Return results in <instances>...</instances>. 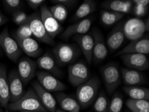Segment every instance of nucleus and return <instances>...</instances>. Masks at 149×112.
I'll return each mask as SVG.
<instances>
[{
  "mask_svg": "<svg viewBox=\"0 0 149 112\" xmlns=\"http://www.w3.org/2000/svg\"><path fill=\"white\" fill-rule=\"evenodd\" d=\"M7 107L12 111H38L48 112V110L43 106L33 89H30L17 101L8 104Z\"/></svg>",
  "mask_w": 149,
  "mask_h": 112,
  "instance_id": "obj_1",
  "label": "nucleus"
},
{
  "mask_svg": "<svg viewBox=\"0 0 149 112\" xmlns=\"http://www.w3.org/2000/svg\"><path fill=\"white\" fill-rule=\"evenodd\" d=\"M100 85V80L93 77L78 87L76 97L81 107L86 108L93 104L98 95Z\"/></svg>",
  "mask_w": 149,
  "mask_h": 112,
  "instance_id": "obj_2",
  "label": "nucleus"
},
{
  "mask_svg": "<svg viewBox=\"0 0 149 112\" xmlns=\"http://www.w3.org/2000/svg\"><path fill=\"white\" fill-rule=\"evenodd\" d=\"M54 58L58 67L70 65L78 58L80 51L75 44L60 43L53 49Z\"/></svg>",
  "mask_w": 149,
  "mask_h": 112,
  "instance_id": "obj_3",
  "label": "nucleus"
},
{
  "mask_svg": "<svg viewBox=\"0 0 149 112\" xmlns=\"http://www.w3.org/2000/svg\"><path fill=\"white\" fill-rule=\"evenodd\" d=\"M101 74L108 94L113 93L121 83V75L118 67L113 63L108 64L101 68Z\"/></svg>",
  "mask_w": 149,
  "mask_h": 112,
  "instance_id": "obj_4",
  "label": "nucleus"
},
{
  "mask_svg": "<svg viewBox=\"0 0 149 112\" xmlns=\"http://www.w3.org/2000/svg\"><path fill=\"white\" fill-rule=\"evenodd\" d=\"M0 47L7 57L13 62L19 60L23 52L16 40L10 36L8 28H5L0 33Z\"/></svg>",
  "mask_w": 149,
  "mask_h": 112,
  "instance_id": "obj_5",
  "label": "nucleus"
},
{
  "mask_svg": "<svg viewBox=\"0 0 149 112\" xmlns=\"http://www.w3.org/2000/svg\"><path fill=\"white\" fill-rule=\"evenodd\" d=\"M28 22L30 25L33 36H34L38 40L50 46L55 45L54 39L48 35L45 29L39 12L33 13L28 16Z\"/></svg>",
  "mask_w": 149,
  "mask_h": 112,
  "instance_id": "obj_6",
  "label": "nucleus"
},
{
  "mask_svg": "<svg viewBox=\"0 0 149 112\" xmlns=\"http://www.w3.org/2000/svg\"><path fill=\"white\" fill-rule=\"evenodd\" d=\"M123 29L125 38L130 41L139 39L143 37L146 28L145 22L140 18H132L123 24Z\"/></svg>",
  "mask_w": 149,
  "mask_h": 112,
  "instance_id": "obj_7",
  "label": "nucleus"
},
{
  "mask_svg": "<svg viewBox=\"0 0 149 112\" xmlns=\"http://www.w3.org/2000/svg\"><path fill=\"white\" fill-rule=\"evenodd\" d=\"M88 68L83 62H78L68 67V81L72 85L78 87L89 79Z\"/></svg>",
  "mask_w": 149,
  "mask_h": 112,
  "instance_id": "obj_8",
  "label": "nucleus"
},
{
  "mask_svg": "<svg viewBox=\"0 0 149 112\" xmlns=\"http://www.w3.org/2000/svg\"><path fill=\"white\" fill-rule=\"evenodd\" d=\"M40 17L45 29L50 37L54 39L62 31L63 28L59 22L55 19L46 6H42L40 8Z\"/></svg>",
  "mask_w": 149,
  "mask_h": 112,
  "instance_id": "obj_9",
  "label": "nucleus"
},
{
  "mask_svg": "<svg viewBox=\"0 0 149 112\" xmlns=\"http://www.w3.org/2000/svg\"><path fill=\"white\" fill-rule=\"evenodd\" d=\"M123 63L128 68L137 70H146L149 68V59L146 54L128 53L120 55Z\"/></svg>",
  "mask_w": 149,
  "mask_h": 112,
  "instance_id": "obj_10",
  "label": "nucleus"
},
{
  "mask_svg": "<svg viewBox=\"0 0 149 112\" xmlns=\"http://www.w3.org/2000/svg\"><path fill=\"white\" fill-rule=\"evenodd\" d=\"M38 83L49 92H57L65 90L66 86L48 72L40 70L36 72Z\"/></svg>",
  "mask_w": 149,
  "mask_h": 112,
  "instance_id": "obj_11",
  "label": "nucleus"
},
{
  "mask_svg": "<svg viewBox=\"0 0 149 112\" xmlns=\"http://www.w3.org/2000/svg\"><path fill=\"white\" fill-rule=\"evenodd\" d=\"M9 90H10V103L19 100L24 95V83L20 79L17 70H13L9 73Z\"/></svg>",
  "mask_w": 149,
  "mask_h": 112,
  "instance_id": "obj_12",
  "label": "nucleus"
},
{
  "mask_svg": "<svg viewBox=\"0 0 149 112\" xmlns=\"http://www.w3.org/2000/svg\"><path fill=\"white\" fill-rule=\"evenodd\" d=\"M37 64L28 57L20 58L18 61L17 73L24 84L30 82L36 74Z\"/></svg>",
  "mask_w": 149,
  "mask_h": 112,
  "instance_id": "obj_13",
  "label": "nucleus"
},
{
  "mask_svg": "<svg viewBox=\"0 0 149 112\" xmlns=\"http://www.w3.org/2000/svg\"><path fill=\"white\" fill-rule=\"evenodd\" d=\"M94 38L93 54L92 61L95 64L100 63L105 60L108 55V49L105 44L102 34L97 29L94 30L92 32Z\"/></svg>",
  "mask_w": 149,
  "mask_h": 112,
  "instance_id": "obj_14",
  "label": "nucleus"
},
{
  "mask_svg": "<svg viewBox=\"0 0 149 112\" xmlns=\"http://www.w3.org/2000/svg\"><path fill=\"white\" fill-rule=\"evenodd\" d=\"M128 53H140L144 54H149V39L148 36H143L139 39L130 41L129 44L124 47L121 51L117 52L116 55Z\"/></svg>",
  "mask_w": 149,
  "mask_h": 112,
  "instance_id": "obj_15",
  "label": "nucleus"
},
{
  "mask_svg": "<svg viewBox=\"0 0 149 112\" xmlns=\"http://www.w3.org/2000/svg\"><path fill=\"white\" fill-rule=\"evenodd\" d=\"M74 40L78 44L87 63L90 65L92 61L94 48V38L92 34L86 33L76 35L74 37Z\"/></svg>",
  "mask_w": 149,
  "mask_h": 112,
  "instance_id": "obj_16",
  "label": "nucleus"
},
{
  "mask_svg": "<svg viewBox=\"0 0 149 112\" xmlns=\"http://www.w3.org/2000/svg\"><path fill=\"white\" fill-rule=\"evenodd\" d=\"M92 20L91 18H84L79 20L77 23L69 26L61 34V38L64 40H67L72 36L88 33L91 28Z\"/></svg>",
  "mask_w": 149,
  "mask_h": 112,
  "instance_id": "obj_17",
  "label": "nucleus"
},
{
  "mask_svg": "<svg viewBox=\"0 0 149 112\" xmlns=\"http://www.w3.org/2000/svg\"><path fill=\"white\" fill-rule=\"evenodd\" d=\"M32 87L43 106L49 112H55L56 110V100L50 92L42 87L37 81L33 82Z\"/></svg>",
  "mask_w": 149,
  "mask_h": 112,
  "instance_id": "obj_18",
  "label": "nucleus"
},
{
  "mask_svg": "<svg viewBox=\"0 0 149 112\" xmlns=\"http://www.w3.org/2000/svg\"><path fill=\"white\" fill-rule=\"evenodd\" d=\"M125 38L123 29V24L120 23L108 34L107 40L108 48L111 51H116L125 42Z\"/></svg>",
  "mask_w": 149,
  "mask_h": 112,
  "instance_id": "obj_19",
  "label": "nucleus"
},
{
  "mask_svg": "<svg viewBox=\"0 0 149 112\" xmlns=\"http://www.w3.org/2000/svg\"><path fill=\"white\" fill-rule=\"evenodd\" d=\"M121 76L126 86H137L146 81V77L140 70L131 68H122Z\"/></svg>",
  "mask_w": 149,
  "mask_h": 112,
  "instance_id": "obj_20",
  "label": "nucleus"
},
{
  "mask_svg": "<svg viewBox=\"0 0 149 112\" xmlns=\"http://www.w3.org/2000/svg\"><path fill=\"white\" fill-rule=\"evenodd\" d=\"M15 40L22 51L28 56L36 58L42 54V50L40 44L31 37L24 39H15Z\"/></svg>",
  "mask_w": 149,
  "mask_h": 112,
  "instance_id": "obj_21",
  "label": "nucleus"
},
{
  "mask_svg": "<svg viewBox=\"0 0 149 112\" xmlns=\"http://www.w3.org/2000/svg\"><path fill=\"white\" fill-rule=\"evenodd\" d=\"M37 66L40 68L49 72L56 76H60L62 73L59 67L56 63L55 58L49 52H46L40 56L36 62Z\"/></svg>",
  "mask_w": 149,
  "mask_h": 112,
  "instance_id": "obj_22",
  "label": "nucleus"
},
{
  "mask_svg": "<svg viewBox=\"0 0 149 112\" xmlns=\"http://www.w3.org/2000/svg\"><path fill=\"white\" fill-rule=\"evenodd\" d=\"M10 101V90L7 68L3 65H0V105L3 107H7Z\"/></svg>",
  "mask_w": 149,
  "mask_h": 112,
  "instance_id": "obj_23",
  "label": "nucleus"
},
{
  "mask_svg": "<svg viewBox=\"0 0 149 112\" xmlns=\"http://www.w3.org/2000/svg\"><path fill=\"white\" fill-rule=\"evenodd\" d=\"M104 10L123 13L131 12L132 2L130 0H109L102 4Z\"/></svg>",
  "mask_w": 149,
  "mask_h": 112,
  "instance_id": "obj_24",
  "label": "nucleus"
},
{
  "mask_svg": "<svg viewBox=\"0 0 149 112\" xmlns=\"http://www.w3.org/2000/svg\"><path fill=\"white\" fill-rule=\"evenodd\" d=\"M58 104L63 110L66 112H80V106L78 101L64 93H58L56 95Z\"/></svg>",
  "mask_w": 149,
  "mask_h": 112,
  "instance_id": "obj_25",
  "label": "nucleus"
},
{
  "mask_svg": "<svg viewBox=\"0 0 149 112\" xmlns=\"http://www.w3.org/2000/svg\"><path fill=\"white\" fill-rule=\"evenodd\" d=\"M96 8V2L94 0H84L82 4L79 6L74 14L73 19L81 20L84 19L88 15L91 14Z\"/></svg>",
  "mask_w": 149,
  "mask_h": 112,
  "instance_id": "obj_26",
  "label": "nucleus"
},
{
  "mask_svg": "<svg viewBox=\"0 0 149 112\" xmlns=\"http://www.w3.org/2000/svg\"><path fill=\"white\" fill-rule=\"evenodd\" d=\"M123 90L131 99L149 101V90L148 88L139 86H125L123 87Z\"/></svg>",
  "mask_w": 149,
  "mask_h": 112,
  "instance_id": "obj_27",
  "label": "nucleus"
},
{
  "mask_svg": "<svg viewBox=\"0 0 149 112\" xmlns=\"http://www.w3.org/2000/svg\"><path fill=\"white\" fill-rule=\"evenodd\" d=\"M125 16V13L103 10L100 11V21L105 26H112Z\"/></svg>",
  "mask_w": 149,
  "mask_h": 112,
  "instance_id": "obj_28",
  "label": "nucleus"
},
{
  "mask_svg": "<svg viewBox=\"0 0 149 112\" xmlns=\"http://www.w3.org/2000/svg\"><path fill=\"white\" fill-rule=\"evenodd\" d=\"M126 106L132 112H149V101L144 99H128Z\"/></svg>",
  "mask_w": 149,
  "mask_h": 112,
  "instance_id": "obj_29",
  "label": "nucleus"
},
{
  "mask_svg": "<svg viewBox=\"0 0 149 112\" xmlns=\"http://www.w3.org/2000/svg\"><path fill=\"white\" fill-rule=\"evenodd\" d=\"M49 10L55 19L60 23L64 22L66 20L68 12L66 6L58 4L49 8Z\"/></svg>",
  "mask_w": 149,
  "mask_h": 112,
  "instance_id": "obj_30",
  "label": "nucleus"
},
{
  "mask_svg": "<svg viewBox=\"0 0 149 112\" xmlns=\"http://www.w3.org/2000/svg\"><path fill=\"white\" fill-rule=\"evenodd\" d=\"M94 108L96 112H108L109 101L103 92H101L94 101Z\"/></svg>",
  "mask_w": 149,
  "mask_h": 112,
  "instance_id": "obj_31",
  "label": "nucleus"
},
{
  "mask_svg": "<svg viewBox=\"0 0 149 112\" xmlns=\"http://www.w3.org/2000/svg\"><path fill=\"white\" fill-rule=\"evenodd\" d=\"M33 34L28 22L19 26L14 35L15 39H24L31 38Z\"/></svg>",
  "mask_w": 149,
  "mask_h": 112,
  "instance_id": "obj_32",
  "label": "nucleus"
},
{
  "mask_svg": "<svg viewBox=\"0 0 149 112\" xmlns=\"http://www.w3.org/2000/svg\"><path fill=\"white\" fill-rule=\"evenodd\" d=\"M123 106V99L119 93H116L109 103L108 112H121Z\"/></svg>",
  "mask_w": 149,
  "mask_h": 112,
  "instance_id": "obj_33",
  "label": "nucleus"
},
{
  "mask_svg": "<svg viewBox=\"0 0 149 112\" xmlns=\"http://www.w3.org/2000/svg\"><path fill=\"white\" fill-rule=\"evenodd\" d=\"M12 20L15 24L17 26H20V25L28 22V15L23 11L17 10L13 12Z\"/></svg>",
  "mask_w": 149,
  "mask_h": 112,
  "instance_id": "obj_34",
  "label": "nucleus"
},
{
  "mask_svg": "<svg viewBox=\"0 0 149 112\" xmlns=\"http://www.w3.org/2000/svg\"><path fill=\"white\" fill-rule=\"evenodd\" d=\"M148 11V6H145L140 4H135L134 6H132V13L136 15L137 18L144 17L147 14Z\"/></svg>",
  "mask_w": 149,
  "mask_h": 112,
  "instance_id": "obj_35",
  "label": "nucleus"
},
{
  "mask_svg": "<svg viewBox=\"0 0 149 112\" xmlns=\"http://www.w3.org/2000/svg\"><path fill=\"white\" fill-rule=\"evenodd\" d=\"M7 8L11 11H17L22 4V0H3Z\"/></svg>",
  "mask_w": 149,
  "mask_h": 112,
  "instance_id": "obj_36",
  "label": "nucleus"
},
{
  "mask_svg": "<svg viewBox=\"0 0 149 112\" xmlns=\"http://www.w3.org/2000/svg\"><path fill=\"white\" fill-rule=\"evenodd\" d=\"M26 1L31 8L36 9L41 6L46 0H26Z\"/></svg>",
  "mask_w": 149,
  "mask_h": 112,
  "instance_id": "obj_37",
  "label": "nucleus"
},
{
  "mask_svg": "<svg viewBox=\"0 0 149 112\" xmlns=\"http://www.w3.org/2000/svg\"><path fill=\"white\" fill-rule=\"evenodd\" d=\"M134 4H140L145 6H149V0H130Z\"/></svg>",
  "mask_w": 149,
  "mask_h": 112,
  "instance_id": "obj_38",
  "label": "nucleus"
},
{
  "mask_svg": "<svg viewBox=\"0 0 149 112\" xmlns=\"http://www.w3.org/2000/svg\"><path fill=\"white\" fill-rule=\"evenodd\" d=\"M54 1L57 2L59 4H62V5H70L75 0H53Z\"/></svg>",
  "mask_w": 149,
  "mask_h": 112,
  "instance_id": "obj_39",
  "label": "nucleus"
},
{
  "mask_svg": "<svg viewBox=\"0 0 149 112\" xmlns=\"http://www.w3.org/2000/svg\"><path fill=\"white\" fill-rule=\"evenodd\" d=\"M7 21H8L7 18L4 16V15L3 14V13L0 12V26L5 24Z\"/></svg>",
  "mask_w": 149,
  "mask_h": 112,
  "instance_id": "obj_40",
  "label": "nucleus"
},
{
  "mask_svg": "<svg viewBox=\"0 0 149 112\" xmlns=\"http://www.w3.org/2000/svg\"><path fill=\"white\" fill-rule=\"evenodd\" d=\"M19 112H42L38 111H20Z\"/></svg>",
  "mask_w": 149,
  "mask_h": 112,
  "instance_id": "obj_41",
  "label": "nucleus"
},
{
  "mask_svg": "<svg viewBox=\"0 0 149 112\" xmlns=\"http://www.w3.org/2000/svg\"><path fill=\"white\" fill-rule=\"evenodd\" d=\"M55 112H66L64 110H61V109H56Z\"/></svg>",
  "mask_w": 149,
  "mask_h": 112,
  "instance_id": "obj_42",
  "label": "nucleus"
},
{
  "mask_svg": "<svg viewBox=\"0 0 149 112\" xmlns=\"http://www.w3.org/2000/svg\"><path fill=\"white\" fill-rule=\"evenodd\" d=\"M1 47H0V55H1Z\"/></svg>",
  "mask_w": 149,
  "mask_h": 112,
  "instance_id": "obj_43",
  "label": "nucleus"
},
{
  "mask_svg": "<svg viewBox=\"0 0 149 112\" xmlns=\"http://www.w3.org/2000/svg\"><path fill=\"white\" fill-rule=\"evenodd\" d=\"M0 112H3V111H2L1 109V107H0Z\"/></svg>",
  "mask_w": 149,
  "mask_h": 112,
  "instance_id": "obj_44",
  "label": "nucleus"
}]
</instances>
